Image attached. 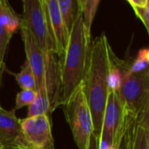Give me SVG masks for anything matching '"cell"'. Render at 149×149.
Here are the masks:
<instances>
[{"label": "cell", "instance_id": "1", "mask_svg": "<svg viewBox=\"0 0 149 149\" xmlns=\"http://www.w3.org/2000/svg\"><path fill=\"white\" fill-rule=\"evenodd\" d=\"M111 51L104 33L93 40L91 45L87 72L82 83L93 117V135L98 139L100 137L103 117L109 95L107 78Z\"/></svg>", "mask_w": 149, "mask_h": 149}, {"label": "cell", "instance_id": "2", "mask_svg": "<svg viewBox=\"0 0 149 149\" xmlns=\"http://www.w3.org/2000/svg\"><path fill=\"white\" fill-rule=\"evenodd\" d=\"M91 45L86 34L83 17L79 10L70 33L65 55L59 60L62 78V106L85 79L89 64Z\"/></svg>", "mask_w": 149, "mask_h": 149}, {"label": "cell", "instance_id": "3", "mask_svg": "<svg viewBox=\"0 0 149 149\" xmlns=\"http://www.w3.org/2000/svg\"><path fill=\"white\" fill-rule=\"evenodd\" d=\"M62 107L78 148L88 149L90 138L93 134V124L82 85Z\"/></svg>", "mask_w": 149, "mask_h": 149}, {"label": "cell", "instance_id": "4", "mask_svg": "<svg viewBox=\"0 0 149 149\" xmlns=\"http://www.w3.org/2000/svg\"><path fill=\"white\" fill-rule=\"evenodd\" d=\"M127 123L128 116L125 112L120 92H109L99 139V149H118Z\"/></svg>", "mask_w": 149, "mask_h": 149}, {"label": "cell", "instance_id": "5", "mask_svg": "<svg viewBox=\"0 0 149 149\" xmlns=\"http://www.w3.org/2000/svg\"><path fill=\"white\" fill-rule=\"evenodd\" d=\"M129 66L124 72L120 95L127 115L136 120L149 99V76L147 70L130 73Z\"/></svg>", "mask_w": 149, "mask_h": 149}, {"label": "cell", "instance_id": "6", "mask_svg": "<svg viewBox=\"0 0 149 149\" xmlns=\"http://www.w3.org/2000/svg\"><path fill=\"white\" fill-rule=\"evenodd\" d=\"M21 26L27 29L43 52H53L42 0H23Z\"/></svg>", "mask_w": 149, "mask_h": 149}, {"label": "cell", "instance_id": "7", "mask_svg": "<svg viewBox=\"0 0 149 149\" xmlns=\"http://www.w3.org/2000/svg\"><path fill=\"white\" fill-rule=\"evenodd\" d=\"M24 136L31 149H55L51 116L43 114L20 120Z\"/></svg>", "mask_w": 149, "mask_h": 149}, {"label": "cell", "instance_id": "8", "mask_svg": "<svg viewBox=\"0 0 149 149\" xmlns=\"http://www.w3.org/2000/svg\"><path fill=\"white\" fill-rule=\"evenodd\" d=\"M53 52L60 60L68 45L70 34L62 20L58 0H42Z\"/></svg>", "mask_w": 149, "mask_h": 149}, {"label": "cell", "instance_id": "9", "mask_svg": "<svg viewBox=\"0 0 149 149\" xmlns=\"http://www.w3.org/2000/svg\"><path fill=\"white\" fill-rule=\"evenodd\" d=\"M0 148L31 149L24 136L15 109L6 110L0 107Z\"/></svg>", "mask_w": 149, "mask_h": 149}, {"label": "cell", "instance_id": "10", "mask_svg": "<svg viewBox=\"0 0 149 149\" xmlns=\"http://www.w3.org/2000/svg\"><path fill=\"white\" fill-rule=\"evenodd\" d=\"M45 86L50 102L51 113L62 106V78L60 63L58 56L52 52H45Z\"/></svg>", "mask_w": 149, "mask_h": 149}, {"label": "cell", "instance_id": "11", "mask_svg": "<svg viewBox=\"0 0 149 149\" xmlns=\"http://www.w3.org/2000/svg\"><path fill=\"white\" fill-rule=\"evenodd\" d=\"M20 34L24 46L26 60L30 64L37 80L38 93H46L45 86V52L41 50L33 37L24 26H20Z\"/></svg>", "mask_w": 149, "mask_h": 149}, {"label": "cell", "instance_id": "12", "mask_svg": "<svg viewBox=\"0 0 149 149\" xmlns=\"http://www.w3.org/2000/svg\"><path fill=\"white\" fill-rule=\"evenodd\" d=\"M0 21L13 35L21 26V17L12 9L7 0H0Z\"/></svg>", "mask_w": 149, "mask_h": 149}, {"label": "cell", "instance_id": "13", "mask_svg": "<svg viewBox=\"0 0 149 149\" xmlns=\"http://www.w3.org/2000/svg\"><path fill=\"white\" fill-rule=\"evenodd\" d=\"M58 7H59V11L62 20L65 24L67 31L70 34L80 10L79 0H58Z\"/></svg>", "mask_w": 149, "mask_h": 149}, {"label": "cell", "instance_id": "14", "mask_svg": "<svg viewBox=\"0 0 149 149\" xmlns=\"http://www.w3.org/2000/svg\"><path fill=\"white\" fill-rule=\"evenodd\" d=\"M100 3V1L99 0H79V8L83 17L85 31L89 42H91V29L93 21L94 19Z\"/></svg>", "mask_w": 149, "mask_h": 149}, {"label": "cell", "instance_id": "15", "mask_svg": "<svg viewBox=\"0 0 149 149\" xmlns=\"http://www.w3.org/2000/svg\"><path fill=\"white\" fill-rule=\"evenodd\" d=\"M21 90H31L38 92V86L35 75L31 70V67L27 60L22 65L21 70L17 73H11Z\"/></svg>", "mask_w": 149, "mask_h": 149}, {"label": "cell", "instance_id": "16", "mask_svg": "<svg viewBox=\"0 0 149 149\" xmlns=\"http://www.w3.org/2000/svg\"><path fill=\"white\" fill-rule=\"evenodd\" d=\"M43 114H48L51 116L50 102L45 93H38V96L35 101L28 107L27 117L38 116Z\"/></svg>", "mask_w": 149, "mask_h": 149}, {"label": "cell", "instance_id": "17", "mask_svg": "<svg viewBox=\"0 0 149 149\" xmlns=\"http://www.w3.org/2000/svg\"><path fill=\"white\" fill-rule=\"evenodd\" d=\"M131 149H149V131L136 123L132 134Z\"/></svg>", "mask_w": 149, "mask_h": 149}, {"label": "cell", "instance_id": "18", "mask_svg": "<svg viewBox=\"0 0 149 149\" xmlns=\"http://www.w3.org/2000/svg\"><path fill=\"white\" fill-rule=\"evenodd\" d=\"M149 67V48H142L139 51L137 58L130 65L128 72L130 73H137L148 70Z\"/></svg>", "mask_w": 149, "mask_h": 149}, {"label": "cell", "instance_id": "19", "mask_svg": "<svg viewBox=\"0 0 149 149\" xmlns=\"http://www.w3.org/2000/svg\"><path fill=\"white\" fill-rule=\"evenodd\" d=\"M38 92L31 90H21L16 95L15 100V111L21 109L24 107L31 106L36 100Z\"/></svg>", "mask_w": 149, "mask_h": 149}, {"label": "cell", "instance_id": "20", "mask_svg": "<svg viewBox=\"0 0 149 149\" xmlns=\"http://www.w3.org/2000/svg\"><path fill=\"white\" fill-rule=\"evenodd\" d=\"M12 35L0 21V64L4 66V57L6 50Z\"/></svg>", "mask_w": 149, "mask_h": 149}, {"label": "cell", "instance_id": "21", "mask_svg": "<svg viewBox=\"0 0 149 149\" xmlns=\"http://www.w3.org/2000/svg\"><path fill=\"white\" fill-rule=\"evenodd\" d=\"M128 116V115H127ZM135 119L131 118L128 116V123H127V127L125 130L124 134L122 135L120 144H119V148L118 149H131V140H132V134H133V130L134 127L135 126Z\"/></svg>", "mask_w": 149, "mask_h": 149}, {"label": "cell", "instance_id": "22", "mask_svg": "<svg viewBox=\"0 0 149 149\" xmlns=\"http://www.w3.org/2000/svg\"><path fill=\"white\" fill-rule=\"evenodd\" d=\"M137 126L149 131V99L135 120Z\"/></svg>", "mask_w": 149, "mask_h": 149}, {"label": "cell", "instance_id": "23", "mask_svg": "<svg viewBox=\"0 0 149 149\" xmlns=\"http://www.w3.org/2000/svg\"><path fill=\"white\" fill-rule=\"evenodd\" d=\"M136 16L142 21L149 34V0L148 4L142 8H134Z\"/></svg>", "mask_w": 149, "mask_h": 149}, {"label": "cell", "instance_id": "24", "mask_svg": "<svg viewBox=\"0 0 149 149\" xmlns=\"http://www.w3.org/2000/svg\"><path fill=\"white\" fill-rule=\"evenodd\" d=\"M148 0H127V3L134 8H142L148 4Z\"/></svg>", "mask_w": 149, "mask_h": 149}, {"label": "cell", "instance_id": "25", "mask_svg": "<svg viewBox=\"0 0 149 149\" xmlns=\"http://www.w3.org/2000/svg\"><path fill=\"white\" fill-rule=\"evenodd\" d=\"M88 149H99V139L93 134L90 138Z\"/></svg>", "mask_w": 149, "mask_h": 149}, {"label": "cell", "instance_id": "26", "mask_svg": "<svg viewBox=\"0 0 149 149\" xmlns=\"http://www.w3.org/2000/svg\"><path fill=\"white\" fill-rule=\"evenodd\" d=\"M4 69V66H3L1 64H0V87H1V80H2V74H3V71ZM1 107V106H0Z\"/></svg>", "mask_w": 149, "mask_h": 149}, {"label": "cell", "instance_id": "27", "mask_svg": "<svg viewBox=\"0 0 149 149\" xmlns=\"http://www.w3.org/2000/svg\"><path fill=\"white\" fill-rule=\"evenodd\" d=\"M147 72H148V75L149 76V67L148 68V70H147Z\"/></svg>", "mask_w": 149, "mask_h": 149}, {"label": "cell", "instance_id": "28", "mask_svg": "<svg viewBox=\"0 0 149 149\" xmlns=\"http://www.w3.org/2000/svg\"><path fill=\"white\" fill-rule=\"evenodd\" d=\"M0 149H3V148H0Z\"/></svg>", "mask_w": 149, "mask_h": 149}]
</instances>
